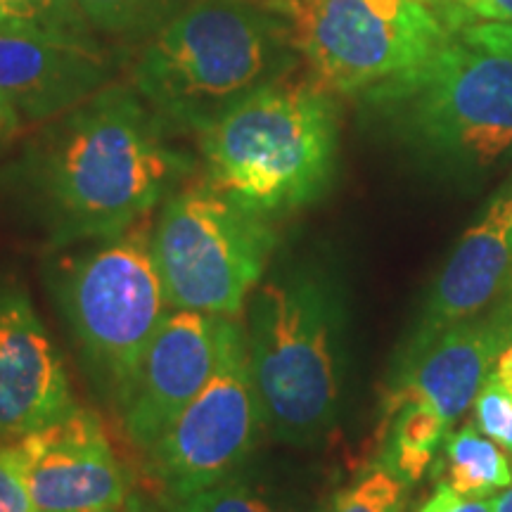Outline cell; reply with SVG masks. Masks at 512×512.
<instances>
[{
	"instance_id": "1",
	"label": "cell",
	"mask_w": 512,
	"mask_h": 512,
	"mask_svg": "<svg viewBox=\"0 0 512 512\" xmlns=\"http://www.w3.org/2000/svg\"><path fill=\"white\" fill-rule=\"evenodd\" d=\"M197 169L131 83H110L38 124L0 166V195L55 254L131 228Z\"/></svg>"
},
{
	"instance_id": "2",
	"label": "cell",
	"mask_w": 512,
	"mask_h": 512,
	"mask_svg": "<svg viewBox=\"0 0 512 512\" xmlns=\"http://www.w3.org/2000/svg\"><path fill=\"white\" fill-rule=\"evenodd\" d=\"M280 0H185L128 57V83L171 136L204 128L297 64Z\"/></svg>"
},
{
	"instance_id": "3",
	"label": "cell",
	"mask_w": 512,
	"mask_h": 512,
	"mask_svg": "<svg viewBox=\"0 0 512 512\" xmlns=\"http://www.w3.org/2000/svg\"><path fill=\"white\" fill-rule=\"evenodd\" d=\"M202 178L230 202L278 223L330 190L339 155L335 95L283 79L197 133Z\"/></svg>"
},
{
	"instance_id": "4",
	"label": "cell",
	"mask_w": 512,
	"mask_h": 512,
	"mask_svg": "<svg viewBox=\"0 0 512 512\" xmlns=\"http://www.w3.org/2000/svg\"><path fill=\"white\" fill-rule=\"evenodd\" d=\"M245 313L266 434L280 444H316L342 399V292L316 264L271 266Z\"/></svg>"
},
{
	"instance_id": "5",
	"label": "cell",
	"mask_w": 512,
	"mask_h": 512,
	"mask_svg": "<svg viewBox=\"0 0 512 512\" xmlns=\"http://www.w3.org/2000/svg\"><path fill=\"white\" fill-rule=\"evenodd\" d=\"M155 216L110 238L55 252L48 290L93 387L119 406L147 344L169 316L152 256Z\"/></svg>"
},
{
	"instance_id": "6",
	"label": "cell",
	"mask_w": 512,
	"mask_h": 512,
	"mask_svg": "<svg viewBox=\"0 0 512 512\" xmlns=\"http://www.w3.org/2000/svg\"><path fill=\"white\" fill-rule=\"evenodd\" d=\"M361 98L396 136L432 155L491 164L512 150V57L463 38Z\"/></svg>"
},
{
	"instance_id": "7",
	"label": "cell",
	"mask_w": 512,
	"mask_h": 512,
	"mask_svg": "<svg viewBox=\"0 0 512 512\" xmlns=\"http://www.w3.org/2000/svg\"><path fill=\"white\" fill-rule=\"evenodd\" d=\"M275 223L249 214L190 178L166 197L152 228V256L171 309L240 318L273 264Z\"/></svg>"
},
{
	"instance_id": "8",
	"label": "cell",
	"mask_w": 512,
	"mask_h": 512,
	"mask_svg": "<svg viewBox=\"0 0 512 512\" xmlns=\"http://www.w3.org/2000/svg\"><path fill=\"white\" fill-rule=\"evenodd\" d=\"M309 79L363 95L425 64L448 41L427 0H280Z\"/></svg>"
},
{
	"instance_id": "9",
	"label": "cell",
	"mask_w": 512,
	"mask_h": 512,
	"mask_svg": "<svg viewBox=\"0 0 512 512\" xmlns=\"http://www.w3.org/2000/svg\"><path fill=\"white\" fill-rule=\"evenodd\" d=\"M266 432L249 366L245 323L221 318L219 358L207 384L145 456V470L174 501L235 477Z\"/></svg>"
},
{
	"instance_id": "10",
	"label": "cell",
	"mask_w": 512,
	"mask_h": 512,
	"mask_svg": "<svg viewBox=\"0 0 512 512\" xmlns=\"http://www.w3.org/2000/svg\"><path fill=\"white\" fill-rule=\"evenodd\" d=\"M8 446L36 512L117 510L128 501V475L98 413L74 406Z\"/></svg>"
},
{
	"instance_id": "11",
	"label": "cell",
	"mask_w": 512,
	"mask_h": 512,
	"mask_svg": "<svg viewBox=\"0 0 512 512\" xmlns=\"http://www.w3.org/2000/svg\"><path fill=\"white\" fill-rule=\"evenodd\" d=\"M219 339L221 316L176 309L164 318L114 408L133 446L147 451L195 399L214 373Z\"/></svg>"
},
{
	"instance_id": "12",
	"label": "cell",
	"mask_w": 512,
	"mask_h": 512,
	"mask_svg": "<svg viewBox=\"0 0 512 512\" xmlns=\"http://www.w3.org/2000/svg\"><path fill=\"white\" fill-rule=\"evenodd\" d=\"M76 406L62 354L17 280L0 283V444Z\"/></svg>"
},
{
	"instance_id": "13",
	"label": "cell",
	"mask_w": 512,
	"mask_h": 512,
	"mask_svg": "<svg viewBox=\"0 0 512 512\" xmlns=\"http://www.w3.org/2000/svg\"><path fill=\"white\" fill-rule=\"evenodd\" d=\"M501 349L503 342L486 318L465 320L420 347L401 349L384 387L380 432L408 403L432 406L453 425L477 399Z\"/></svg>"
},
{
	"instance_id": "14",
	"label": "cell",
	"mask_w": 512,
	"mask_h": 512,
	"mask_svg": "<svg viewBox=\"0 0 512 512\" xmlns=\"http://www.w3.org/2000/svg\"><path fill=\"white\" fill-rule=\"evenodd\" d=\"M124 55H100L0 29V98L22 124H43L114 83Z\"/></svg>"
},
{
	"instance_id": "15",
	"label": "cell",
	"mask_w": 512,
	"mask_h": 512,
	"mask_svg": "<svg viewBox=\"0 0 512 512\" xmlns=\"http://www.w3.org/2000/svg\"><path fill=\"white\" fill-rule=\"evenodd\" d=\"M510 271L512 188L498 195L482 219L465 230L451 259L434 280L413 335L403 349L420 347L439 332L477 318L479 311L496 302Z\"/></svg>"
},
{
	"instance_id": "16",
	"label": "cell",
	"mask_w": 512,
	"mask_h": 512,
	"mask_svg": "<svg viewBox=\"0 0 512 512\" xmlns=\"http://www.w3.org/2000/svg\"><path fill=\"white\" fill-rule=\"evenodd\" d=\"M451 425L439 411L425 403H408L399 408L394 418L380 432L382 460L406 484H415L430 470L437 448L448 437Z\"/></svg>"
},
{
	"instance_id": "17",
	"label": "cell",
	"mask_w": 512,
	"mask_h": 512,
	"mask_svg": "<svg viewBox=\"0 0 512 512\" xmlns=\"http://www.w3.org/2000/svg\"><path fill=\"white\" fill-rule=\"evenodd\" d=\"M0 29L48 38L100 55H124L95 34L76 0H0Z\"/></svg>"
},
{
	"instance_id": "18",
	"label": "cell",
	"mask_w": 512,
	"mask_h": 512,
	"mask_svg": "<svg viewBox=\"0 0 512 512\" xmlns=\"http://www.w3.org/2000/svg\"><path fill=\"white\" fill-rule=\"evenodd\" d=\"M446 482L465 498H491L512 486V460L496 441L484 439L475 427L448 432L444 439Z\"/></svg>"
},
{
	"instance_id": "19",
	"label": "cell",
	"mask_w": 512,
	"mask_h": 512,
	"mask_svg": "<svg viewBox=\"0 0 512 512\" xmlns=\"http://www.w3.org/2000/svg\"><path fill=\"white\" fill-rule=\"evenodd\" d=\"M185 0H76L95 34L128 57L176 15Z\"/></svg>"
},
{
	"instance_id": "20",
	"label": "cell",
	"mask_w": 512,
	"mask_h": 512,
	"mask_svg": "<svg viewBox=\"0 0 512 512\" xmlns=\"http://www.w3.org/2000/svg\"><path fill=\"white\" fill-rule=\"evenodd\" d=\"M408 486L396 472L377 458L354 482L342 486L323 512H403Z\"/></svg>"
},
{
	"instance_id": "21",
	"label": "cell",
	"mask_w": 512,
	"mask_h": 512,
	"mask_svg": "<svg viewBox=\"0 0 512 512\" xmlns=\"http://www.w3.org/2000/svg\"><path fill=\"white\" fill-rule=\"evenodd\" d=\"M171 512H283L259 486L238 475L178 501Z\"/></svg>"
},
{
	"instance_id": "22",
	"label": "cell",
	"mask_w": 512,
	"mask_h": 512,
	"mask_svg": "<svg viewBox=\"0 0 512 512\" xmlns=\"http://www.w3.org/2000/svg\"><path fill=\"white\" fill-rule=\"evenodd\" d=\"M477 427L491 441L512 453V392L491 373L475 399Z\"/></svg>"
},
{
	"instance_id": "23",
	"label": "cell",
	"mask_w": 512,
	"mask_h": 512,
	"mask_svg": "<svg viewBox=\"0 0 512 512\" xmlns=\"http://www.w3.org/2000/svg\"><path fill=\"white\" fill-rule=\"evenodd\" d=\"M0 512H36L5 444H0Z\"/></svg>"
},
{
	"instance_id": "24",
	"label": "cell",
	"mask_w": 512,
	"mask_h": 512,
	"mask_svg": "<svg viewBox=\"0 0 512 512\" xmlns=\"http://www.w3.org/2000/svg\"><path fill=\"white\" fill-rule=\"evenodd\" d=\"M460 38L470 46L512 57V22H475L460 31Z\"/></svg>"
},
{
	"instance_id": "25",
	"label": "cell",
	"mask_w": 512,
	"mask_h": 512,
	"mask_svg": "<svg viewBox=\"0 0 512 512\" xmlns=\"http://www.w3.org/2000/svg\"><path fill=\"white\" fill-rule=\"evenodd\" d=\"M418 512H494V501H489V498H465L441 482L434 496Z\"/></svg>"
},
{
	"instance_id": "26",
	"label": "cell",
	"mask_w": 512,
	"mask_h": 512,
	"mask_svg": "<svg viewBox=\"0 0 512 512\" xmlns=\"http://www.w3.org/2000/svg\"><path fill=\"white\" fill-rule=\"evenodd\" d=\"M427 3L451 5L484 22H512V0H427Z\"/></svg>"
},
{
	"instance_id": "27",
	"label": "cell",
	"mask_w": 512,
	"mask_h": 512,
	"mask_svg": "<svg viewBox=\"0 0 512 512\" xmlns=\"http://www.w3.org/2000/svg\"><path fill=\"white\" fill-rule=\"evenodd\" d=\"M486 323L494 328L498 339L503 342V349L512 344V271L505 280L501 294L496 297L494 302V311L486 316Z\"/></svg>"
},
{
	"instance_id": "28",
	"label": "cell",
	"mask_w": 512,
	"mask_h": 512,
	"mask_svg": "<svg viewBox=\"0 0 512 512\" xmlns=\"http://www.w3.org/2000/svg\"><path fill=\"white\" fill-rule=\"evenodd\" d=\"M22 119H19V114L12 110V107L0 98V145L10 143L12 138L17 136L19 131H22Z\"/></svg>"
},
{
	"instance_id": "29",
	"label": "cell",
	"mask_w": 512,
	"mask_h": 512,
	"mask_svg": "<svg viewBox=\"0 0 512 512\" xmlns=\"http://www.w3.org/2000/svg\"><path fill=\"white\" fill-rule=\"evenodd\" d=\"M494 366H496L494 375L512 392V344H508V347L501 349V354H498Z\"/></svg>"
},
{
	"instance_id": "30",
	"label": "cell",
	"mask_w": 512,
	"mask_h": 512,
	"mask_svg": "<svg viewBox=\"0 0 512 512\" xmlns=\"http://www.w3.org/2000/svg\"><path fill=\"white\" fill-rule=\"evenodd\" d=\"M494 512H512V486L503 489V494L494 498Z\"/></svg>"
},
{
	"instance_id": "31",
	"label": "cell",
	"mask_w": 512,
	"mask_h": 512,
	"mask_svg": "<svg viewBox=\"0 0 512 512\" xmlns=\"http://www.w3.org/2000/svg\"><path fill=\"white\" fill-rule=\"evenodd\" d=\"M126 510L128 512H155L150 505H145L143 501H138V498H131V496H128V501H126Z\"/></svg>"
},
{
	"instance_id": "32",
	"label": "cell",
	"mask_w": 512,
	"mask_h": 512,
	"mask_svg": "<svg viewBox=\"0 0 512 512\" xmlns=\"http://www.w3.org/2000/svg\"><path fill=\"white\" fill-rule=\"evenodd\" d=\"M83 512H112V510H83Z\"/></svg>"
}]
</instances>
